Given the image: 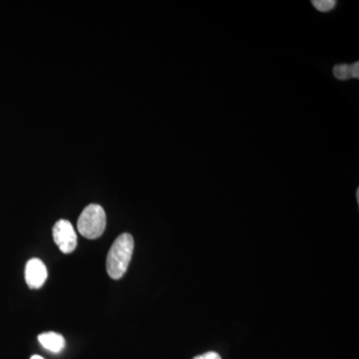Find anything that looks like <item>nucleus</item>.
<instances>
[{
  "mask_svg": "<svg viewBox=\"0 0 359 359\" xmlns=\"http://www.w3.org/2000/svg\"><path fill=\"white\" fill-rule=\"evenodd\" d=\"M52 233H53L54 242L61 252L70 254L76 249V231L73 228L72 224L67 219H59L57 223L54 224Z\"/></svg>",
  "mask_w": 359,
  "mask_h": 359,
  "instance_id": "nucleus-3",
  "label": "nucleus"
},
{
  "mask_svg": "<svg viewBox=\"0 0 359 359\" xmlns=\"http://www.w3.org/2000/svg\"><path fill=\"white\" fill-rule=\"evenodd\" d=\"M134 250V238L130 233H122L116 238L108 252L107 273L113 280H120L128 269Z\"/></svg>",
  "mask_w": 359,
  "mask_h": 359,
  "instance_id": "nucleus-1",
  "label": "nucleus"
},
{
  "mask_svg": "<svg viewBox=\"0 0 359 359\" xmlns=\"http://www.w3.org/2000/svg\"><path fill=\"white\" fill-rule=\"evenodd\" d=\"M30 359H44V358H42L41 356H39V355H33L32 356V358Z\"/></svg>",
  "mask_w": 359,
  "mask_h": 359,
  "instance_id": "nucleus-10",
  "label": "nucleus"
},
{
  "mask_svg": "<svg viewBox=\"0 0 359 359\" xmlns=\"http://www.w3.org/2000/svg\"><path fill=\"white\" fill-rule=\"evenodd\" d=\"M314 8L318 9L320 13H327V11H332L337 6L335 0H313L311 1Z\"/></svg>",
  "mask_w": 359,
  "mask_h": 359,
  "instance_id": "nucleus-7",
  "label": "nucleus"
},
{
  "mask_svg": "<svg viewBox=\"0 0 359 359\" xmlns=\"http://www.w3.org/2000/svg\"><path fill=\"white\" fill-rule=\"evenodd\" d=\"M47 275L46 266L41 259H32L26 264L25 280L30 289H40L47 280Z\"/></svg>",
  "mask_w": 359,
  "mask_h": 359,
  "instance_id": "nucleus-4",
  "label": "nucleus"
},
{
  "mask_svg": "<svg viewBox=\"0 0 359 359\" xmlns=\"http://www.w3.org/2000/svg\"><path fill=\"white\" fill-rule=\"evenodd\" d=\"M334 75L339 80H348L351 78V65H337L334 67Z\"/></svg>",
  "mask_w": 359,
  "mask_h": 359,
  "instance_id": "nucleus-6",
  "label": "nucleus"
},
{
  "mask_svg": "<svg viewBox=\"0 0 359 359\" xmlns=\"http://www.w3.org/2000/svg\"><path fill=\"white\" fill-rule=\"evenodd\" d=\"M77 229L84 238L95 240L103 235L106 229V212L101 205H87L80 215Z\"/></svg>",
  "mask_w": 359,
  "mask_h": 359,
  "instance_id": "nucleus-2",
  "label": "nucleus"
},
{
  "mask_svg": "<svg viewBox=\"0 0 359 359\" xmlns=\"http://www.w3.org/2000/svg\"><path fill=\"white\" fill-rule=\"evenodd\" d=\"M351 78H355V79H358L359 78V62L356 61L353 65H351Z\"/></svg>",
  "mask_w": 359,
  "mask_h": 359,
  "instance_id": "nucleus-9",
  "label": "nucleus"
},
{
  "mask_svg": "<svg viewBox=\"0 0 359 359\" xmlns=\"http://www.w3.org/2000/svg\"><path fill=\"white\" fill-rule=\"evenodd\" d=\"M356 200H358V202H359V189H358V191H356Z\"/></svg>",
  "mask_w": 359,
  "mask_h": 359,
  "instance_id": "nucleus-11",
  "label": "nucleus"
},
{
  "mask_svg": "<svg viewBox=\"0 0 359 359\" xmlns=\"http://www.w3.org/2000/svg\"><path fill=\"white\" fill-rule=\"evenodd\" d=\"M40 344L51 353H58L65 347V339L62 335L56 332H45L39 335Z\"/></svg>",
  "mask_w": 359,
  "mask_h": 359,
  "instance_id": "nucleus-5",
  "label": "nucleus"
},
{
  "mask_svg": "<svg viewBox=\"0 0 359 359\" xmlns=\"http://www.w3.org/2000/svg\"><path fill=\"white\" fill-rule=\"evenodd\" d=\"M193 359H222L219 353H215V351H209L202 354V355L196 356Z\"/></svg>",
  "mask_w": 359,
  "mask_h": 359,
  "instance_id": "nucleus-8",
  "label": "nucleus"
}]
</instances>
